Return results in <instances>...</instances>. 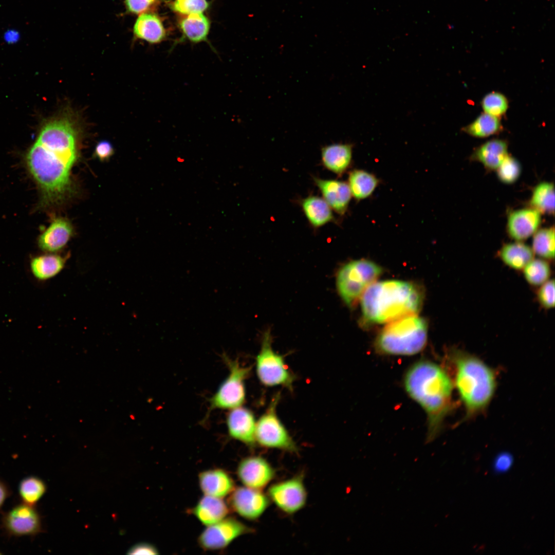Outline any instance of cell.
Returning <instances> with one entry per match:
<instances>
[{"label": "cell", "instance_id": "6da1fadb", "mask_svg": "<svg viewBox=\"0 0 555 555\" xmlns=\"http://www.w3.org/2000/svg\"><path fill=\"white\" fill-rule=\"evenodd\" d=\"M77 157L75 137L41 139L30 149L27 164L41 190L45 203H61L71 195V170Z\"/></svg>", "mask_w": 555, "mask_h": 555}, {"label": "cell", "instance_id": "7a4b0ae2", "mask_svg": "<svg viewBox=\"0 0 555 555\" xmlns=\"http://www.w3.org/2000/svg\"><path fill=\"white\" fill-rule=\"evenodd\" d=\"M407 394L425 411L428 419L427 442L439 433L453 408V382L445 370L427 360L411 366L403 378Z\"/></svg>", "mask_w": 555, "mask_h": 555}, {"label": "cell", "instance_id": "3957f363", "mask_svg": "<svg viewBox=\"0 0 555 555\" xmlns=\"http://www.w3.org/2000/svg\"><path fill=\"white\" fill-rule=\"evenodd\" d=\"M364 319L374 323H388L416 315L421 308L422 295L419 288L400 280L375 282L361 298Z\"/></svg>", "mask_w": 555, "mask_h": 555}, {"label": "cell", "instance_id": "277c9868", "mask_svg": "<svg viewBox=\"0 0 555 555\" xmlns=\"http://www.w3.org/2000/svg\"><path fill=\"white\" fill-rule=\"evenodd\" d=\"M449 358L454 370L455 386L465 406V418L484 411L496 387L494 371L480 359L459 349H452Z\"/></svg>", "mask_w": 555, "mask_h": 555}, {"label": "cell", "instance_id": "5b68a950", "mask_svg": "<svg viewBox=\"0 0 555 555\" xmlns=\"http://www.w3.org/2000/svg\"><path fill=\"white\" fill-rule=\"evenodd\" d=\"M426 321L416 315L404 317L388 323L375 342L378 351L390 355L411 356L421 351L426 345Z\"/></svg>", "mask_w": 555, "mask_h": 555}, {"label": "cell", "instance_id": "8992f818", "mask_svg": "<svg viewBox=\"0 0 555 555\" xmlns=\"http://www.w3.org/2000/svg\"><path fill=\"white\" fill-rule=\"evenodd\" d=\"M381 272L379 265L367 260L352 261L343 265L336 275L337 288L342 300L353 307Z\"/></svg>", "mask_w": 555, "mask_h": 555}, {"label": "cell", "instance_id": "52a82bcc", "mask_svg": "<svg viewBox=\"0 0 555 555\" xmlns=\"http://www.w3.org/2000/svg\"><path fill=\"white\" fill-rule=\"evenodd\" d=\"M272 341L270 330H267L255 359L257 376L266 386H282L291 391L295 376L289 369L284 357L273 350Z\"/></svg>", "mask_w": 555, "mask_h": 555}, {"label": "cell", "instance_id": "ba28073f", "mask_svg": "<svg viewBox=\"0 0 555 555\" xmlns=\"http://www.w3.org/2000/svg\"><path fill=\"white\" fill-rule=\"evenodd\" d=\"M280 396L278 394L274 396L266 411L256 421L255 441L264 448L297 453L298 448L295 441L276 414Z\"/></svg>", "mask_w": 555, "mask_h": 555}, {"label": "cell", "instance_id": "9c48e42d", "mask_svg": "<svg viewBox=\"0 0 555 555\" xmlns=\"http://www.w3.org/2000/svg\"><path fill=\"white\" fill-rule=\"evenodd\" d=\"M229 374L210 399V410L233 409L241 406L245 401V381L250 372V367L241 365L235 360L224 357Z\"/></svg>", "mask_w": 555, "mask_h": 555}, {"label": "cell", "instance_id": "30bf717a", "mask_svg": "<svg viewBox=\"0 0 555 555\" xmlns=\"http://www.w3.org/2000/svg\"><path fill=\"white\" fill-rule=\"evenodd\" d=\"M267 493L270 501L288 514L300 511L307 502V493L301 474L272 484Z\"/></svg>", "mask_w": 555, "mask_h": 555}, {"label": "cell", "instance_id": "8fae6325", "mask_svg": "<svg viewBox=\"0 0 555 555\" xmlns=\"http://www.w3.org/2000/svg\"><path fill=\"white\" fill-rule=\"evenodd\" d=\"M254 530L232 517H225L207 526L198 538L199 545L205 550L222 549L238 537L253 533Z\"/></svg>", "mask_w": 555, "mask_h": 555}, {"label": "cell", "instance_id": "7c38bea8", "mask_svg": "<svg viewBox=\"0 0 555 555\" xmlns=\"http://www.w3.org/2000/svg\"><path fill=\"white\" fill-rule=\"evenodd\" d=\"M267 494L261 490L246 486L235 488L230 494L229 506L245 519L254 521L260 517L270 503Z\"/></svg>", "mask_w": 555, "mask_h": 555}, {"label": "cell", "instance_id": "4fadbf2b", "mask_svg": "<svg viewBox=\"0 0 555 555\" xmlns=\"http://www.w3.org/2000/svg\"><path fill=\"white\" fill-rule=\"evenodd\" d=\"M3 526L14 536L35 535L41 530V520L32 505L23 503L15 506L4 515Z\"/></svg>", "mask_w": 555, "mask_h": 555}, {"label": "cell", "instance_id": "5bb4252c", "mask_svg": "<svg viewBox=\"0 0 555 555\" xmlns=\"http://www.w3.org/2000/svg\"><path fill=\"white\" fill-rule=\"evenodd\" d=\"M237 475L245 486L262 490L274 479L275 471L265 458L254 455L239 462Z\"/></svg>", "mask_w": 555, "mask_h": 555}, {"label": "cell", "instance_id": "9a60e30c", "mask_svg": "<svg viewBox=\"0 0 555 555\" xmlns=\"http://www.w3.org/2000/svg\"><path fill=\"white\" fill-rule=\"evenodd\" d=\"M226 423L231 437L249 446L256 443V421L250 410L242 406L231 409L227 415Z\"/></svg>", "mask_w": 555, "mask_h": 555}, {"label": "cell", "instance_id": "2e32d148", "mask_svg": "<svg viewBox=\"0 0 555 555\" xmlns=\"http://www.w3.org/2000/svg\"><path fill=\"white\" fill-rule=\"evenodd\" d=\"M541 221V214L530 208L515 210L508 218L507 228L510 237L522 242L533 235Z\"/></svg>", "mask_w": 555, "mask_h": 555}, {"label": "cell", "instance_id": "e0dca14e", "mask_svg": "<svg viewBox=\"0 0 555 555\" xmlns=\"http://www.w3.org/2000/svg\"><path fill=\"white\" fill-rule=\"evenodd\" d=\"M313 180L331 209L339 214H344L351 196L348 184L337 180L317 177H314Z\"/></svg>", "mask_w": 555, "mask_h": 555}, {"label": "cell", "instance_id": "ac0fdd59", "mask_svg": "<svg viewBox=\"0 0 555 555\" xmlns=\"http://www.w3.org/2000/svg\"><path fill=\"white\" fill-rule=\"evenodd\" d=\"M72 234L73 228L70 223L65 218H58L40 235L38 244L44 251H59L67 244Z\"/></svg>", "mask_w": 555, "mask_h": 555}, {"label": "cell", "instance_id": "d6986e66", "mask_svg": "<svg viewBox=\"0 0 555 555\" xmlns=\"http://www.w3.org/2000/svg\"><path fill=\"white\" fill-rule=\"evenodd\" d=\"M199 485L205 495L223 498L234 489L235 484L224 470L213 469L203 471L198 475Z\"/></svg>", "mask_w": 555, "mask_h": 555}, {"label": "cell", "instance_id": "ffe728a7", "mask_svg": "<svg viewBox=\"0 0 555 555\" xmlns=\"http://www.w3.org/2000/svg\"><path fill=\"white\" fill-rule=\"evenodd\" d=\"M203 525H213L225 518L229 508L221 498L205 495L190 510Z\"/></svg>", "mask_w": 555, "mask_h": 555}, {"label": "cell", "instance_id": "44dd1931", "mask_svg": "<svg viewBox=\"0 0 555 555\" xmlns=\"http://www.w3.org/2000/svg\"><path fill=\"white\" fill-rule=\"evenodd\" d=\"M351 144L332 143L321 149V159L324 166L338 175L348 168L352 157Z\"/></svg>", "mask_w": 555, "mask_h": 555}, {"label": "cell", "instance_id": "7402d4cb", "mask_svg": "<svg viewBox=\"0 0 555 555\" xmlns=\"http://www.w3.org/2000/svg\"><path fill=\"white\" fill-rule=\"evenodd\" d=\"M135 36L151 44H157L166 37V31L158 16L145 12L140 14L133 27Z\"/></svg>", "mask_w": 555, "mask_h": 555}, {"label": "cell", "instance_id": "603a6c76", "mask_svg": "<svg viewBox=\"0 0 555 555\" xmlns=\"http://www.w3.org/2000/svg\"><path fill=\"white\" fill-rule=\"evenodd\" d=\"M508 155L505 140L495 139L488 141L474 151L473 158L486 168L496 170Z\"/></svg>", "mask_w": 555, "mask_h": 555}, {"label": "cell", "instance_id": "cb8c5ba5", "mask_svg": "<svg viewBox=\"0 0 555 555\" xmlns=\"http://www.w3.org/2000/svg\"><path fill=\"white\" fill-rule=\"evenodd\" d=\"M534 253L531 247L522 243L515 242L506 244L498 252V256L508 267L521 270L534 258Z\"/></svg>", "mask_w": 555, "mask_h": 555}, {"label": "cell", "instance_id": "d4e9b609", "mask_svg": "<svg viewBox=\"0 0 555 555\" xmlns=\"http://www.w3.org/2000/svg\"><path fill=\"white\" fill-rule=\"evenodd\" d=\"M301 206L309 223L319 228L334 220L331 208L322 198L310 196L301 201Z\"/></svg>", "mask_w": 555, "mask_h": 555}, {"label": "cell", "instance_id": "484cf974", "mask_svg": "<svg viewBox=\"0 0 555 555\" xmlns=\"http://www.w3.org/2000/svg\"><path fill=\"white\" fill-rule=\"evenodd\" d=\"M179 26L184 36L192 43L207 40L210 23L202 13H192L182 18Z\"/></svg>", "mask_w": 555, "mask_h": 555}, {"label": "cell", "instance_id": "4316f807", "mask_svg": "<svg viewBox=\"0 0 555 555\" xmlns=\"http://www.w3.org/2000/svg\"><path fill=\"white\" fill-rule=\"evenodd\" d=\"M66 258L57 254H45L33 258L31 268L38 279L45 280L59 274L64 268Z\"/></svg>", "mask_w": 555, "mask_h": 555}, {"label": "cell", "instance_id": "83f0119b", "mask_svg": "<svg viewBox=\"0 0 555 555\" xmlns=\"http://www.w3.org/2000/svg\"><path fill=\"white\" fill-rule=\"evenodd\" d=\"M378 181L375 176L366 171H353L348 177V186L351 195L357 199L368 197L376 188Z\"/></svg>", "mask_w": 555, "mask_h": 555}, {"label": "cell", "instance_id": "f1b7e54d", "mask_svg": "<svg viewBox=\"0 0 555 555\" xmlns=\"http://www.w3.org/2000/svg\"><path fill=\"white\" fill-rule=\"evenodd\" d=\"M531 208L541 214H553L554 211V188L552 183L542 182L534 189L530 201Z\"/></svg>", "mask_w": 555, "mask_h": 555}, {"label": "cell", "instance_id": "f546056e", "mask_svg": "<svg viewBox=\"0 0 555 555\" xmlns=\"http://www.w3.org/2000/svg\"><path fill=\"white\" fill-rule=\"evenodd\" d=\"M501 129L499 117L484 113L464 127L463 130L471 136L484 138L497 134Z\"/></svg>", "mask_w": 555, "mask_h": 555}, {"label": "cell", "instance_id": "4dcf8cb0", "mask_svg": "<svg viewBox=\"0 0 555 555\" xmlns=\"http://www.w3.org/2000/svg\"><path fill=\"white\" fill-rule=\"evenodd\" d=\"M554 229L546 228L537 230L533 235L532 247L534 254L547 261L554 258Z\"/></svg>", "mask_w": 555, "mask_h": 555}, {"label": "cell", "instance_id": "1f68e13d", "mask_svg": "<svg viewBox=\"0 0 555 555\" xmlns=\"http://www.w3.org/2000/svg\"><path fill=\"white\" fill-rule=\"evenodd\" d=\"M551 268L547 260L533 258L523 269L526 282L532 286L539 287L548 280L551 275Z\"/></svg>", "mask_w": 555, "mask_h": 555}, {"label": "cell", "instance_id": "d6a6232c", "mask_svg": "<svg viewBox=\"0 0 555 555\" xmlns=\"http://www.w3.org/2000/svg\"><path fill=\"white\" fill-rule=\"evenodd\" d=\"M46 489L42 480L35 476H29L20 482L18 492L24 503L33 506L42 497Z\"/></svg>", "mask_w": 555, "mask_h": 555}, {"label": "cell", "instance_id": "836d02e7", "mask_svg": "<svg viewBox=\"0 0 555 555\" xmlns=\"http://www.w3.org/2000/svg\"><path fill=\"white\" fill-rule=\"evenodd\" d=\"M481 104L485 113L499 117L504 115L508 107L506 97L498 92H491L483 98Z\"/></svg>", "mask_w": 555, "mask_h": 555}, {"label": "cell", "instance_id": "e575fe53", "mask_svg": "<svg viewBox=\"0 0 555 555\" xmlns=\"http://www.w3.org/2000/svg\"><path fill=\"white\" fill-rule=\"evenodd\" d=\"M496 170L499 180L510 184L518 179L521 173V166L516 159L508 154Z\"/></svg>", "mask_w": 555, "mask_h": 555}, {"label": "cell", "instance_id": "d590c367", "mask_svg": "<svg viewBox=\"0 0 555 555\" xmlns=\"http://www.w3.org/2000/svg\"><path fill=\"white\" fill-rule=\"evenodd\" d=\"M207 0H175L171 7L177 13L185 15L192 13H202L209 7Z\"/></svg>", "mask_w": 555, "mask_h": 555}, {"label": "cell", "instance_id": "8d00e7d4", "mask_svg": "<svg viewBox=\"0 0 555 555\" xmlns=\"http://www.w3.org/2000/svg\"><path fill=\"white\" fill-rule=\"evenodd\" d=\"M536 298L539 304L544 309H549L554 307V281L549 279L539 286L536 292Z\"/></svg>", "mask_w": 555, "mask_h": 555}, {"label": "cell", "instance_id": "74e56055", "mask_svg": "<svg viewBox=\"0 0 555 555\" xmlns=\"http://www.w3.org/2000/svg\"><path fill=\"white\" fill-rule=\"evenodd\" d=\"M161 0H125L124 3L128 12L141 14L152 9Z\"/></svg>", "mask_w": 555, "mask_h": 555}, {"label": "cell", "instance_id": "f35d334b", "mask_svg": "<svg viewBox=\"0 0 555 555\" xmlns=\"http://www.w3.org/2000/svg\"><path fill=\"white\" fill-rule=\"evenodd\" d=\"M513 464L512 455L509 452H502L494 460L493 469L498 473H505L511 468Z\"/></svg>", "mask_w": 555, "mask_h": 555}, {"label": "cell", "instance_id": "ab89813d", "mask_svg": "<svg viewBox=\"0 0 555 555\" xmlns=\"http://www.w3.org/2000/svg\"><path fill=\"white\" fill-rule=\"evenodd\" d=\"M114 149L110 142L107 141H101L96 145L95 150V156L99 160L104 161L109 159L114 153Z\"/></svg>", "mask_w": 555, "mask_h": 555}, {"label": "cell", "instance_id": "60d3db41", "mask_svg": "<svg viewBox=\"0 0 555 555\" xmlns=\"http://www.w3.org/2000/svg\"><path fill=\"white\" fill-rule=\"evenodd\" d=\"M158 550L152 544L142 543L135 545L129 550L128 554H156Z\"/></svg>", "mask_w": 555, "mask_h": 555}, {"label": "cell", "instance_id": "b9f144b4", "mask_svg": "<svg viewBox=\"0 0 555 555\" xmlns=\"http://www.w3.org/2000/svg\"><path fill=\"white\" fill-rule=\"evenodd\" d=\"M9 491L7 485L0 480V508L8 497Z\"/></svg>", "mask_w": 555, "mask_h": 555}, {"label": "cell", "instance_id": "7bdbcfd3", "mask_svg": "<svg viewBox=\"0 0 555 555\" xmlns=\"http://www.w3.org/2000/svg\"><path fill=\"white\" fill-rule=\"evenodd\" d=\"M19 36L18 32L13 29L8 30L4 34V38L8 42H15L18 39Z\"/></svg>", "mask_w": 555, "mask_h": 555}, {"label": "cell", "instance_id": "ee69618b", "mask_svg": "<svg viewBox=\"0 0 555 555\" xmlns=\"http://www.w3.org/2000/svg\"><path fill=\"white\" fill-rule=\"evenodd\" d=\"M0 554H1V552H0Z\"/></svg>", "mask_w": 555, "mask_h": 555}]
</instances>
